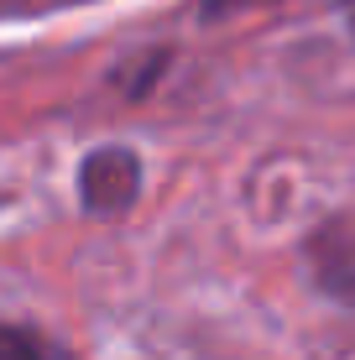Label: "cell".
Returning <instances> with one entry per match:
<instances>
[{
  "label": "cell",
  "instance_id": "6da1fadb",
  "mask_svg": "<svg viewBox=\"0 0 355 360\" xmlns=\"http://www.w3.org/2000/svg\"><path fill=\"white\" fill-rule=\"evenodd\" d=\"M141 198V157L131 146H94L79 162V204L89 214H126Z\"/></svg>",
  "mask_w": 355,
  "mask_h": 360
},
{
  "label": "cell",
  "instance_id": "7a4b0ae2",
  "mask_svg": "<svg viewBox=\"0 0 355 360\" xmlns=\"http://www.w3.org/2000/svg\"><path fill=\"white\" fill-rule=\"evenodd\" d=\"M314 266H319V282L335 297L355 303V225H335L314 240Z\"/></svg>",
  "mask_w": 355,
  "mask_h": 360
},
{
  "label": "cell",
  "instance_id": "3957f363",
  "mask_svg": "<svg viewBox=\"0 0 355 360\" xmlns=\"http://www.w3.org/2000/svg\"><path fill=\"white\" fill-rule=\"evenodd\" d=\"M0 360H79L32 324H0Z\"/></svg>",
  "mask_w": 355,
  "mask_h": 360
},
{
  "label": "cell",
  "instance_id": "277c9868",
  "mask_svg": "<svg viewBox=\"0 0 355 360\" xmlns=\"http://www.w3.org/2000/svg\"><path fill=\"white\" fill-rule=\"evenodd\" d=\"M350 32H355V0H350Z\"/></svg>",
  "mask_w": 355,
  "mask_h": 360
}]
</instances>
